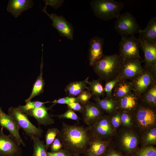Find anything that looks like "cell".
I'll return each instance as SVG.
<instances>
[{
	"label": "cell",
	"mask_w": 156,
	"mask_h": 156,
	"mask_svg": "<svg viewBox=\"0 0 156 156\" xmlns=\"http://www.w3.org/2000/svg\"><path fill=\"white\" fill-rule=\"evenodd\" d=\"M57 136L62 148L76 156L84 154L92 138L87 127L64 122Z\"/></svg>",
	"instance_id": "6da1fadb"
},
{
	"label": "cell",
	"mask_w": 156,
	"mask_h": 156,
	"mask_svg": "<svg viewBox=\"0 0 156 156\" xmlns=\"http://www.w3.org/2000/svg\"><path fill=\"white\" fill-rule=\"evenodd\" d=\"M123 60L119 54L105 55L93 66L100 78L107 81L119 75Z\"/></svg>",
	"instance_id": "7a4b0ae2"
},
{
	"label": "cell",
	"mask_w": 156,
	"mask_h": 156,
	"mask_svg": "<svg viewBox=\"0 0 156 156\" xmlns=\"http://www.w3.org/2000/svg\"><path fill=\"white\" fill-rule=\"evenodd\" d=\"M90 4L94 15L104 21L117 18L124 8L123 3L114 0H93Z\"/></svg>",
	"instance_id": "3957f363"
},
{
	"label": "cell",
	"mask_w": 156,
	"mask_h": 156,
	"mask_svg": "<svg viewBox=\"0 0 156 156\" xmlns=\"http://www.w3.org/2000/svg\"><path fill=\"white\" fill-rule=\"evenodd\" d=\"M8 113L10 117L31 138L35 137L40 139L42 137L43 131L32 124L28 119L27 115L21 111L18 107H10Z\"/></svg>",
	"instance_id": "277c9868"
},
{
	"label": "cell",
	"mask_w": 156,
	"mask_h": 156,
	"mask_svg": "<svg viewBox=\"0 0 156 156\" xmlns=\"http://www.w3.org/2000/svg\"><path fill=\"white\" fill-rule=\"evenodd\" d=\"M156 68L145 67L139 74L131 80L132 90L137 96L143 94L156 83Z\"/></svg>",
	"instance_id": "5b68a950"
},
{
	"label": "cell",
	"mask_w": 156,
	"mask_h": 156,
	"mask_svg": "<svg viewBox=\"0 0 156 156\" xmlns=\"http://www.w3.org/2000/svg\"><path fill=\"white\" fill-rule=\"evenodd\" d=\"M116 19L114 28L122 37L134 35L141 29L130 12H126L120 14Z\"/></svg>",
	"instance_id": "8992f818"
},
{
	"label": "cell",
	"mask_w": 156,
	"mask_h": 156,
	"mask_svg": "<svg viewBox=\"0 0 156 156\" xmlns=\"http://www.w3.org/2000/svg\"><path fill=\"white\" fill-rule=\"evenodd\" d=\"M139 41L134 35L122 36L119 44V54L122 60L137 58L140 55Z\"/></svg>",
	"instance_id": "52a82bcc"
},
{
	"label": "cell",
	"mask_w": 156,
	"mask_h": 156,
	"mask_svg": "<svg viewBox=\"0 0 156 156\" xmlns=\"http://www.w3.org/2000/svg\"><path fill=\"white\" fill-rule=\"evenodd\" d=\"M0 129V156H22L20 145L11 135H5Z\"/></svg>",
	"instance_id": "ba28073f"
},
{
	"label": "cell",
	"mask_w": 156,
	"mask_h": 156,
	"mask_svg": "<svg viewBox=\"0 0 156 156\" xmlns=\"http://www.w3.org/2000/svg\"><path fill=\"white\" fill-rule=\"evenodd\" d=\"M47 7L45 5L42 11L51 19L52 26L57 30L61 36L73 40L74 28L72 24L62 16H59L55 13L49 14L46 11Z\"/></svg>",
	"instance_id": "9c48e42d"
},
{
	"label": "cell",
	"mask_w": 156,
	"mask_h": 156,
	"mask_svg": "<svg viewBox=\"0 0 156 156\" xmlns=\"http://www.w3.org/2000/svg\"><path fill=\"white\" fill-rule=\"evenodd\" d=\"M137 58L123 60L119 77L121 79L132 80L143 70L142 61Z\"/></svg>",
	"instance_id": "30bf717a"
},
{
	"label": "cell",
	"mask_w": 156,
	"mask_h": 156,
	"mask_svg": "<svg viewBox=\"0 0 156 156\" xmlns=\"http://www.w3.org/2000/svg\"><path fill=\"white\" fill-rule=\"evenodd\" d=\"M103 38L97 36L91 38L89 42V64L92 66L103 56Z\"/></svg>",
	"instance_id": "8fae6325"
},
{
	"label": "cell",
	"mask_w": 156,
	"mask_h": 156,
	"mask_svg": "<svg viewBox=\"0 0 156 156\" xmlns=\"http://www.w3.org/2000/svg\"><path fill=\"white\" fill-rule=\"evenodd\" d=\"M89 131H91L94 137L101 139L111 133L112 129L107 119L105 117H100L91 125L87 127Z\"/></svg>",
	"instance_id": "7c38bea8"
},
{
	"label": "cell",
	"mask_w": 156,
	"mask_h": 156,
	"mask_svg": "<svg viewBox=\"0 0 156 156\" xmlns=\"http://www.w3.org/2000/svg\"><path fill=\"white\" fill-rule=\"evenodd\" d=\"M139 41L140 48L144 54L145 67L156 68V43L147 42L139 40Z\"/></svg>",
	"instance_id": "4fadbf2b"
},
{
	"label": "cell",
	"mask_w": 156,
	"mask_h": 156,
	"mask_svg": "<svg viewBox=\"0 0 156 156\" xmlns=\"http://www.w3.org/2000/svg\"><path fill=\"white\" fill-rule=\"evenodd\" d=\"M0 125L3 129H7L10 132V134L14 138L20 145L25 146V143L19 132L20 127L8 114L4 113L3 114L0 115Z\"/></svg>",
	"instance_id": "5bb4252c"
},
{
	"label": "cell",
	"mask_w": 156,
	"mask_h": 156,
	"mask_svg": "<svg viewBox=\"0 0 156 156\" xmlns=\"http://www.w3.org/2000/svg\"><path fill=\"white\" fill-rule=\"evenodd\" d=\"M82 105L83 108L81 114L83 121L90 126L101 117V110L98 106L89 101Z\"/></svg>",
	"instance_id": "9a60e30c"
},
{
	"label": "cell",
	"mask_w": 156,
	"mask_h": 156,
	"mask_svg": "<svg viewBox=\"0 0 156 156\" xmlns=\"http://www.w3.org/2000/svg\"><path fill=\"white\" fill-rule=\"evenodd\" d=\"M52 107H47L44 105L29 111L27 115L35 118L39 125L46 126L52 125L54 123V121L48 113Z\"/></svg>",
	"instance_id": "2e32d148"
},
{
	"label": "cell",
	"mask_w": 156,
	"mask_h": 156,
	"mask_svg": "<svg viewBox=\"0 0 156 156\" xmlns=\"http://www.w3.org/2000/svg\"><path fill=\"white\" fill-rule=\"evenodd\" d=\"M33 5V0H10L9 1L7 10L17 18L23 11L32 8Z\"/></svg>",
	"instance_id": "e0dca14e"
},
{
	"label": "cell",
	"mask_w": 156,
	"mask_h": 156,
	"mask_svg": "<svg viewBox=\"0 0 156 156\" xmlns=\"http://www.w3.org/2000/svg\"><path fill=\"white\" fill-rule=\"evenodd\" d=\"M138 39L147 42L156 43V17H152L148 21L145 28L141 29L138 32Z\"/></svg>",
	"instance_id": "ac0fdd59"
},
{
	"label": "cell",
	"mask_w": 156,
	"mask_h": 156,
	"mask_svg": "<svg viewBox=\"0 0 156 156\" xmlns=\"http://www.w3.org/2000/svg\"><path fill=\"white\" fill-rule=\"evenodd\" d=\"M136 117L139 124L143 127H148L155 122V113L148 108H142L138 110Z\"/></svg>",
	"instance_id": "d6986e66"
},
{
	"label": "cell",
	"mask_w": 156,
	"mask_h": 156,
	"mask_svg": "<svg viewBox=\"0 0 156 156\" xmlns=\"http://www.w3.org/2000/svg\"><path fill=\"white\" fill-rule=\"evenodd\" d=\"M91 139L84 156H102L106 148L105 142L102 139L94 138Z\"/></svg>",
	"instance_id": "ffe728a7"
},
{
	"label": "cell",
	"mask_w": 156,
	"mask_h": 156,
	"mask_svg": "<svg viewBox=\"0 0 156 156\" xmlns=\"http://www.w3.org/2000/svg\"><path fill=\"white\" fill-rule=\"evenodd\" d=\"M132 88L131 81L120 79L114 87L112 96L113 95L114 97L120 99L131 92Z\"/></svg>",
	"instance_id": "44dd1931"
},
{
	"label": "cell",
	"mask_w": 156,
	"mask_h": 156,
	"mask_svg": "<svg viewBox=\"0 0 156 156\" xmlns=\"http://www.w3.org/2000/svg\"><path fill=\"white\" fill-rule=\"evenodd\" d=\"M88 78L81 81L72 82L69 83L65 88V91L69 96L75 97L81 92L87 88Z\"/></svg>",
	"instance_id": "7402d4cb"
},
{
	"label": "cell",
	"mask_w": 156,
	"mask_h": 156,
	"mask_svg": "<svg viewBox=\"0 0 156 156\" xmlns=\"http://www.w3.org/2000/svg\"><path fill=\"white\" fill-rule=\"evenodd\" d=\"M43 57L40 65V73L36 81L34 84L31 92L29 97L25 100V102L31 101L34 97L43 93L44 85V81L42 77L43 67Z\"/></svg>",
	"instance_id": "603a6c76"
},
{
	"label": "cell",
	"mask_w": 156,
	"mask_h": 156,
	"mask_svg": "<svg viewBox=\"0 0 156 156\" xmlns=\"http://www.w3.org/2000/svg\"><path fill=\"white\" fill-rule=\"evenodd\" d=\"M137 96L131 92L120 99V105L122 109L131 110L137 104Z\"/></svg>",
	"instance_id": "cb8c5ba5"
},
{
	"label": "cell",
	"mask_w": 156,
	"mask_h": 156,
	"mask_svg": "<svg viewBox=\"0 0 156 156\" xmlns=\"http://www.w3.org/2000/svg\"><path fill=\"white\" fill-rule=\"evenodd\" d=\"M33 142L34 152L32 156H48L44 142L38 138H31Z\"/></svg>",
	"instance_id": "d4e9b609"
},
{
	"label": "cell",
	"mask_w": 156,
	"mask_h": 156,
	"mask_svg": "<svg viewBox=\"0 0 156 156\" xmlns=\"http://www.w3.org/2000/svg\"><path fill=\"white\" fill-rule=\"evenodd\" d=\"M87 84L89 85L88 90L92 95H94L98 99L104 94V89L103 86L99 80H93L88 81Z\"/></svg>",
	"instance_id": "484cf974"
},
{
	"label": "cell",
	"mask_w": 156,
	"mask_h": 156,
	"mask_svg": "<svg viewBox=\"0 0 156 156\" xmlns=\"http://www.w3.org/2000/svg\"><path fill=\"white\" fill-rule=\"evenodd\" d=\"M24 105H19L18 107L19 109L23 113L27 115L28 112L32 109L39 107L45 104L50 103L49 101L42 102L38 101H29L26 102Z\"/></svg>",
	"instance_id": "4316f807"
},
{
	"label": "cell",
	"mask_w": 156,
	"mask_h": 156,
	"mask_svg": "<svg viewBox=\"0 0 156 156\" xmlns=\"http://www.w3.org/2000/svg\"><path fill=\"white\" fill-rule=\"evenodd\" d=\"M144 100L149 104L155 105L156 104V85L155 83L143 94Z\"/></svg>",
	"instance_id": "83f0119b"
},
{
	"label": "cell",
	"mask_w": 156,
	"mask_h": 156,
	"mask_svg": "<svg viewBox=\"0 0 156 156\" xmlns=\"http://www.w3.org/2000/svg\"><path fill=\"white\" fill-rule=\"evenodd\" d=\"M122 142L124 146L127 150L135 148L137 144V139L134 135L129 134H125L123 137Z\"/></svg>",
	"instance_id": "f1b7e54d"
},
{
	"label": "cell",
	"mask_w": 156,
	"mask_h": 156,
	"mask_svg": "<svg viewBox=\"0 0 156 156\" xmlns=\"http://www.w3.org/2000/svg\"><path fill=\"white\" fill-rule=\"evenodd\" d=\"M60 131L56 128L49 129L45 135V149L46 151L49 147L57 135Z\"/></svg>",
	"instance_id": "f546056e"
},
{
	"label": "cell",
	"mask_w": 156,
	"mask_h": 156,
	"mask_svg": "<svg viewBox=\"0 0 156 156\" xmlns=\"http://www.w3.org/2000/svg\"><path fill=\"white\" fill-rule=\"evenodd\" d=\"M96 101L99 108L106 112H110L114 109V103L111 99H97Z\"/></svg>",
	"instance_id": "4dcf8cb0"
},
{
	"label": "cell",
	"mask_w": 156,
	"mask_h": 156,
	"mask_svg": "<svg viewBox=\"0 0 156 156\" xmlns=\"http://www.w3.org/2000/svg\"><path fill=\"white\" fill-rule=\"evenodd\" d=\"M51 116L57 117L60 119H67L79 122L81 118L71 109L68 108L64 113L59 115H51Z\"/></svg>",
	"instance_id": "1f68e13d"
},
{
	"label": "cell",
	"mask_w": 156,
	"mask_h": 156,
	"mask_svg": "<svg viewBox=\"0 0 156 156\" xmlns=\"http://www.w3.org/2000/svg\"><path fill=\"white\" fill-rule=\"evenodd\" d=\"M120 79L118 76L106 82L104 89V92L108 98L112 96L113 89L115 85Z\"/></svg>",
	"instance_id": "d6a6232c"
},
{
	"label": "cell",
	"mask_w": 156,
	"mask_h": 156,
	"mask_svg": "<svg viewBox=\"0 0 156 156\" xmlns=\"http://www.w3.org/2000/svg\"><path fill=\"white\" fill-rule=\"evenodd\" d=\"M92 94L90 91L83 90L76 97L77 102L81 105L86 103L91 98Z\"/></svg>",
	"instance_id": "836d02e7"
},
{
	"label": "cell",
	"mask_w": 156,
	"mask_h": 156,
	"mask_svg": "<svg viewBox=\"0 0 156 156\" xmlns=\"http://www.w3.org/2000/svg\"><path fill=\"white\" fill-rule=\"evenodd\" d=\"M74 102H77L76 97H71L70 96L59 98L57 100H55L52 101L50 102L53 104L52 106L55 104H66L67 105Z\"/></svg>",
	"instance_id": "e575fe53"
},
{
	"label": "cell",
	"mask_w": 156,
	"mask_h": 156,
	"mask_svg": "<svg viewBox=\"0 0 156 156\" xmlns=\"http://www.w3.org/2000/svg\"><path fill=\"white\" fill-rule=\"evenodd\" d=\"M138 156H156V149L152 147L144 148L140 151Z\"/></svg>",
	"instance_id": "d590c367"
},
{
	"label": "cell",
	"mask_w": 156,
	"mask_h": 156,
	"mask_svg": "<svg viewBox=\"0 0 156 156\" xmlns=\"http://www.w3.org/2000/svg\"><path fill=\"white\" fill-rule=\"evenodd\" d=\"M45 5L50 6L55 9H57L61 6L64 1L63 0H43Z\"/></svg>",
	"instance_id": "8d00e7d4"
},
{
	"label": "cell",
	"mask_w": 156,
	"mask_h": 156,
	"mask_svg": "<svg viewBox=\"0 0 156 156\" xmlns=\"http://www.w3.org/2000/svg\"><path fill=\"white\" fill-rule=\"evenodd\" d=\"M48 156H76L74 155L63 148L57 151L47 152Z\"/></svg>",
	"instance_id": "74e56055"
},
{
	"label": "cell",
	"mask_w": 156,
	"mask_h": 156,
	"mask_svg": "<svg viewBox=\"0 0 156 156\" xmlns=\"http://www.w3.org/2000/svg\"><path fill=\"white\" fill-rule=\"evenodd\" d=\"M62 148V146L60 140L56 137L51 145V152L57 151Z\"/></svg>",
	"instance_id": "f35d334b"
},
{
	"label": "cell",
	"mask_w": 156,
	"mask_h": 156,
	"mask_svg": "<svg viewBox=\"0 0 156 156\" xmlns=\"http://www.w3.org/2000/svg\"><path fill=\"white\" fill-rule=\"evenodd\" d=\"M69 108L73 111L79 112L82 113L83 110V106L78 102H74L67 105Z\"/></svg>",
	"instance_id": "ab89813d"
},
{
	"label": "cell",
	"mask_w": 156,
	"mask_h": 156,
	"mask_svg": "<svg viewBox=\"0 0 156 156\" xmlns=\"http://www.w3.org/2000/svg\"><path fill=\"white\" fill-rule=\"evenodd\" d=\"M146 142L148 143H153L156 141V129H152L147 134L146 137Z\"/></svg>",
	"instance_id": "60d3db41"
},
{
	"label": "cell",
	"mask_w": 156,
	"mask_h": 156,
	"mask_svg": "<svg viewBox=\"0 0 156 156\" xmlns=\"http://www.w3.org/2000/svg\"><path fill=\"white\" fill-rule=\"evenodd\" d=\"M121 121L124 125L129 126L131 124V118L129 115L127 113H123L121 116Z\"/></svg>",
	"instance_id": "b9f144b4"
},
{
	"label": "cell",
	"mask_w": 156,
	"mask_h": 156,
	"mask_svg": "<svg viewBox=\"0 0 156 156\" xmlns=\"http://www.w3.org/2000/svg\"><path fill=\"white\" fill-rule=\"evenodd\" d=\"M121 121V116L118 114L113 117L112 123L114 127L116 128L120 125Z\"/></svg>",
	"instance_id": "7bdbcfd3"
},
{
	"label": "cell",
	"mask_w": 156,
	"mask_h": 156,
	"mask_svg": "<svg viewBox=\"0 0 156 156\" xmlns=\"http://www.w3.org/2000/svg\"><path fill=\"white\" fill-rule=\"evenodd\" d=\"M106 156H121L119 154L114 152L109 153Z\"/></svg>",
	"instance_id": "ee69618b"
},
{
	"label": "cell",
	"mask_w": 156,
	"mask_h": 156,
	"mask_svg": "<svg viewBox=\"0 0 156 156\" xmlns=\"http://www.w3.org/2000/svg\"><path fill=\"white\" fill-rule=\"evenodd\" d=\"M4 112L2 110L1 107H0V115H2L4 114Z\"/></svg>",
	"instance_id": "f6af8a7d"
},
{
	"label": "cell",
	"mask_w": 156,
	"mask_h": 156,
	"mask_svg": "<svg viewBox=\"0 0 156 156\" xmlns=\"http://www.w3.org/2000/svg\"></svg>",
	"instance_id": "bcb514c9"
}]
</instances>
